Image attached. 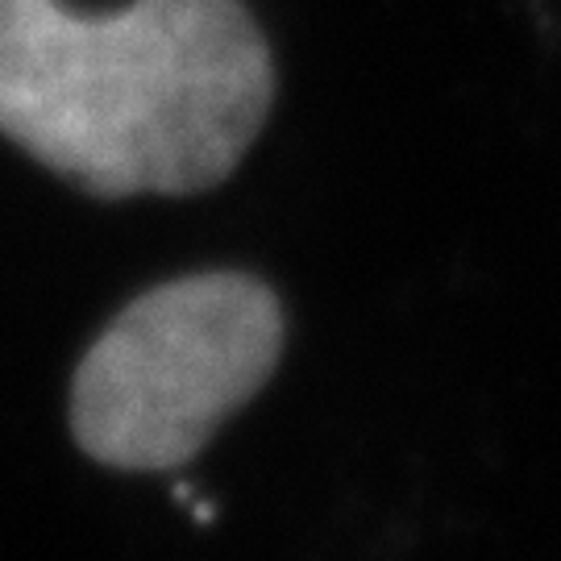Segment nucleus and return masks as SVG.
Instances as JSON below:
<instances>
[{
	"label": "nucleus",
	"instance_id": "obj_2",
	"mask_svg": "<svg viewBox=\"0 0 561 561\" xmlns=\"http://www.w3.org/2000/svg\"><path fill=\"white\" fill-rule=\"evenodd\" d=\"M279 296L245 271H192L129 300L71 379V437L113 470H175L283 358Z\"/></svg>",
	"mask_w": 561,
	"mask_h": 561
},
{
	"label": "nucleus",
	"instance_id": "obj_1",
	"mask_svg": "<svg viewBox=\"0 0 561 561\" xmlns=\"http://www.w3.org/2000/svg\"><path fill=\"white\" fill-rule=\"evenodd\" d=\"M275 101L241 0L80 13L0 0V134L88 196H196L245 159Z\"/></svg>",
	"mask_w": 561,
	"mask_h": 561
}]
</instances>
